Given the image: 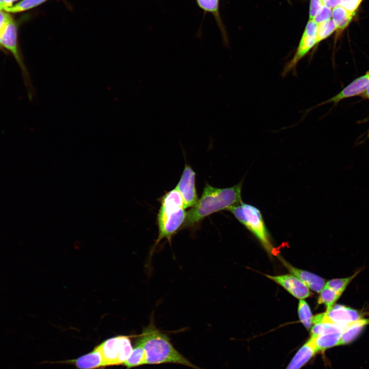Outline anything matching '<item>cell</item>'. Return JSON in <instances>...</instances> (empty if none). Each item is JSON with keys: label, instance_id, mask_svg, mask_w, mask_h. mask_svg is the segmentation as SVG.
Here are the masks:
<instances>
[{"label": "cell", "instance_id": "1", "mask_svg": "<svg viewBox=\"0 0 369 369\" xmlns=\"http://www.w3.org/2000/svg\"><path fill=\"white\" fill-rule=\"evenodd\" d=\"M242 186V181L224 188H217L206 183L201 197L187 212L183 228L195 225L213 213L229 210L241 202Z\"/></svg>", "mask_w": 369, "mask_h": 369}, {"label": "cell", "instance_id": "2", "mask_svg": "<svg viewBox=\"0 0 369 369\" xmlns=\"http://www.w3.org/2000/svg\"><path fill=\"white\" fill-rule=\"evenodd\" d=\"M146 353L147 364L175 363L193 369H202L191 363L172 345L168 335L155 326L153 320L137 336Z\"/></svg>", "mask_w": 369, "mask_h": 369}, {"label": "cell", "instance_id": "3", "mask_svg": "<svg viewBox=\"0 0 369 369\" xmlns=\"http://www.w3.org/2000/svg\"><path fill=\"white\" fill-rule=\"evenodd\" d=\"M160 204L157 217L158 236L153 249L163 239L170 242L172 237L183 227L187 215L183 199L175 188L162 196Z\"/></svg>", "mask_w": 369, "mask_h": 369}, {"label": "cell", "instance_id": "4", "mask_svg": "<svg viewBox=\"0 0 369 369\" xmlns=\"http://www.w3.org/2000/svg\"><path fill=\"white\" fill-rule=\"evenodd\" d=\"M235 217L259 240L264 249L272 253L273 247L260 211L256 207L242 202L229 210Z\"/></svg>", "mask_w": 369, "mask_h": 369}, {"label": "cell", "instance_id": "5", "mask_svg": "<svg viewBox=\"0 0 369 369\" xmlns=\"http://www.w3.org/2000/svg\"><path fill=\"white\" fill-rule=\"evenodd\" d=\"M131 337V336H117L110 338L97 345L105 366L124 364L133 350Z\"/></svg>", "mask_w": 369, "mask_h": 369}, {"label": "cell", "instance_id": "6", "mask_svg": "<svg viewBox=\"0 0 369 369\" xmlns=\"http://www.w3.org/2000/svg\"><path fill=\"white\" fill-rule=\"evenodd\" d=\"M317 26L313 19H309L293 56L283 68L282 76L294 70L299 62L316 45Z\"/></svg>", "mask_w": 369, "mask_h": 369}, {"label": "cell", "instance_id": "7", "mask_svg": "<svg viewBox=\"0 0 369 369\" xmlns=\"http://www.w3.org/2000/svg\"><path fill=\"white\" fill-rule=\"evenodd\" d=\"M362 318L363 316L361 312L345 305L335 304L330 311L313 316V324L329 322L347 325Z\"/></svg>", "mask_w": 369, "mask_h": 369}, {"label": "cell", "instance_id": "8", "mask_svg": "<svg viewBox=\"0 0 369 369\" xmlns=\"http://www.w3.org/2000/svg\"><path fill=\"white\" fill-rule=\"evenodd\" d=\"M195 175L192 168L186 164L179 181L175 188L180 194L186 209L194 207L198 200L195 187Z\"/></svg>", "mask_w": 369, "mask_h": 369}, {"label": "cell", "instance_id": "9", "mask_svg": "<svg viewBox=\"0 0 369 369\" xmlns=\"http://www.w3.org/2000/svg\"><path fill=\"white\" fill-rule=\"evenodd\" d=\"M344 327L340 324L322 322L319 335L313 338L317 353L323 352L331 347L338 346Z\"/></svg>", "mask_w": 369, "mask_h": 369}, {"label": "cell", "instance_id": "10", "mask_svg": "<svg viewBox=\"0 0 369 369\" xmlns=\"http://www.w3.org/2000/svg\"><path fill=\"white\" fill-rule=\"evenodd\" d=\"M17 38L16 24L11 17L0 36V46L13 55L22 72L26 76V70L18 49Z\"/></svg>", "mask_w": 369, "mask_h": 369}, {"label": "cell", "instance_id": "11", "mask_svg": "<svg viewBox=\"0 0 369 369\" xmlns=\"http://www.w3.org/2000/svg\"><path fill=\"white\" fill-rule=\"evenodd\" d=\"M265 276L282 286L288 292L299 299H304L311 296L310 289L293 275L286 274Z\"/></svg>", "mask_w": 369, "mask_h": 369}, {"label": "cell", "instance_id": "12", "mask_svg": "<svg viewBox=\"0 0 369 369\" xmlns=\"http://www.w3.org/2000/svg\"><path fill=\"white\" fill-rule=\"evenodd\" d=\"M368 87L369 71L365 75L353 81L337 95L317 105L313 108H311L308 111L327 103L333 102L336 104L344 98L360 94L366 91Z\"/></svg>", "mask_w": 369, "mask_h": 369}, {"label": "cell", "instance_id": "13", "mask_svg": "<svg viewBox=\"0 0 369 369\" xmlns=\"http://www.w3.org/2000/svg\"><path fill=\"white\" fill-rule=\"evenodd\" d=\"M281 261L284 266L293 275L297 277L310 289L317 293H320L325 284V280L312 273L294 267L283 258Z\"/></svg>", "mask_w": 369, "mask_h": 369}, {"label": "cell", "instance_id": "14", "mask_svg": "<svg viewBox=\"0 0 369 369\" xmlns=\"http://www.w3.org/2000/svg\"><path fill=\"white\" fill-rule=\"evenodd\" d=\"M65 363L73 364L78 369H96L105 366L102 355L97 346L92 351L76 359L66 361Z\"/></svg>", "mask_w": 369, "mask_h": 369}, {"label": "cell", "instance_id": "15", "mask_svg": "<svg viewBox=\"0 0 369 369\" xmlns=\"http://www.w3.org/2000/svg\"><path fill=\"white\" fill-rule=\"evenodd\" d=\"M317 353L312 338H310L296 352L285 369H300Z\"/></svg>", "mask_w": 369, "mask_h": 369}, {"label": "cell", "instance_id": "16", "mask_svg": "<svg viewBox=\"0 0 369 369\" xmlns=\"http://www.w3.org/2000/svg\"><path fill=\"white\" fill-rule=\"evenodd\" d=\"M199 8L214 17L222 36L224 44L228 45V37L221 18L219 11V0H196Z\"/></svg>", "mask_w": 369, "mask_h": 369}, {"label": "cell", "instance_id": "17", "mask_svg": "<svg viewBox=\"0 0 369 369\" xmlns=\"http://www.w3.org/2000/svg\"><path fill=\"white\" fill-rule=\"evenodd\" d=\"M367 325H369V318H362L350 323L342 332L338 345H345L351 343Z\"/></svg>", "mask_w": 369, "mask_h": 369}, {"label": "cell", "instance_id": "18", "mask_svg": "<svg viewBox=\"0 0 369 369\" xmlns=\"http://www.w3.org/2000/svg\"><path fill=\"white\" fill-rule=\"evenodd\" d=\"M356 13L347 11L341 5L338 6L332 10V20L336 30L338 32L344 30L351 22Z\"/></svg>", "mask_w": 369, "mask_h": 369}, {"label": "cell", "instance_id": "19", "mask_svg": "<svg viewBox=\"0 0 369 369\" xmlns=\"http://www.w3.org/2000/svg\"><path fill=\"white\" fill-rule=\"evenodd\" d=\"M146 364L147 362L145 350L141 343L137 339L130 356L123 365L127 369H130Z\"/></svg>", "mask_w": 369, "mask_h": 369}, {"label": "cell", "instance_id": "20", "mask_svg": "<svg viewBox=\"0 0 369 369\" xmlns=\"http://www.w3.org/2000/svg\"><path fill=\"white\" fill-rule=\"evenodd\" d=\"M341 295L324 286L320 292L318 303L324 304L326 308V311H329L335 305V302Z\"/></svg>", "mask_w": 369, "mask_h": 369}, {"label": "cell", "instance_id": "21", "mask_svg": "<svg viewBox=\"0 0 369 369\" xmlns=\"http://www.w3.org/2000/svg\"><path fill=\"white\" fill-rule=\"evenodd\" d=\"M299 318L307 330L311 329L313 317L310 308L304 299H300L298 307Z\"/></svg>", "mask_w": 369, "mask_h": 369}, {"label": "cell", "instance_id": "22", "mask_svg": "<svg viewBox=\"0 0 369 369\" xmlns=\"http://www.w3.org/2000/svg\"><path fill=\"white\" fill-rule=\"evenodd\" d=\"M360 272V270H358L352 275L345 278H336L330 280L325 283V286L342 294L349 283Z\"/></svg>", "mask_w": 369, "mask_h": 369}, {"label": "cell", "instance_id": "23", "mask_svg": "<svg viewBox=\"0 0 369 369\" xmlns=\"http://www.w3.org/2000/svg\"><path fill=\"white\" fill-rule=\"evenodd\" d=\"M317 25L316 45L330 36L336 30V27L332 19Z\"/></svg>", "mask_w": 369, "mask_h": 369}, {"label": "cell", "instance_id": "24", "mask_svg": "<svg viewBox=\"0 0 369 369\" xmlns=\"http://www.w3.org/2000/svg\"><path fill=\"white\" fill-rule=\"evenodd\" d=\"M47 0H23L14 6L5 8L4 10L10 12L25 11L44 3Z\"/></svg>", "mask_w": 369, "mask_h": 369}, {"label": "cell", "instance_id": "25", "mask_svg": "<svg viewBox=\"0 0 369 369\" xmlns=\"http://www.w3.org/2000/svg\"><path fill=\"white\" fill-rule=\"evenodd\" d=\"M332 14V9L331 8L322 5L316 14L313 20L317 24H319L331 19Z\"/></svg>", "mask_w": 369, "mask_h": 369}, {"label": "cell", "instance_id": "26", "mask_svg": "<svg viewBox=\"0 0 369 369\" xmlns=\"http://www.w3.org/2000/svg\"><path fill=\"white\" fill-rule=\"evenodd\" d=\"M362 0H342L341 6L350 12L356 13Z\"/></svg>", "mask_w": 369, "mask_h": 369}, {"label": "cell", "instance_id": "27", "mask_svg": "<svg viewBox=\"0 0 369 369\" xmlns=\"http://www.w3.org/2000/svg\"><path fill=\"white\" fill-rule=\"evenodd\" d=\"M310 4V19H313L320 8L323 5L322 0H311Z\"/></svg>", "mask_w": 369, "mask_h": 369}, {"label": "cell", "instance_id": "28", "mask_svg": "<svg viewBox=\"0 0 369 369\" xmlns=\"http://www.w3.org/2000/svg\"><path fill=\"white\" fill-rule=\"evenodd\" d=\"M10 17L9 14L0 11V36Z\"/></svg>", "mask_w": 369, "mask_h": 369}, {"label": "cell", "instance_id": "29", "mask_svg": "<svg viewBox=\"0 0 369 369\" xmlns=\"http://www.w3.org/2000/svg\"><path fill=\"white\" fill-rule=\"evenodd\" d=\"M342 0H322L323 5L331 9L341 5Z\"/></svg>", "mask_w": 369, "mask_h": 369}, {"label": "cell", "instance_id": "30", "mask_svg": "<svg viewBox=\"0 0 369 369\" xmlns=\"http://www.w3.org/2000/svg\"><path fill=\"white\" fill-rule=\"evenodd\" d=\"M365 96H366L368 98H369V87H368V88H367V90H366V92H365Z\"/></svg>", "mask_w": 369, "mask_h": 369}, {"label": "cell", "instance_id": "31", "mask_svg": "<svg viewBox=\"0 0 369 369\" xmlns=\"http://www.w3.org/2000/svg\"><path fill=\"white\" fill-rule=\"evenodd\" d=\"M0 4L4 6V8L6 7V5H5V3L3 2V0H0Z\"/></svg>", "mask_w": 369, "mask_h": 369}, {"label": "cell", "instance_id": "32", "mask_svg": "<svg viewBox=\"0 0 369 369\" xmlns=\"http://www.w3.org/2000/svg\"><path fill=\"white\" fill-rule=\"evenodd\" d=\"M4 6L0 4V11H2L3 9H4Z\"/></svg>", "mask_w": 369, "mask_h": 369}]
</instances>
